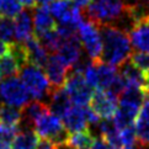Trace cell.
<instances>
[{
	"mask_svg": "<svg viewBox=\"0 0 149 149\" xmlns=\"http://www.w3.org/2000/svg\"><path fill=\"white\" fill-rule=\"evenodd\" d=\"M22 123V110L6 105H0V125L20 127Z\"/></svg>",
	"mask_w": 149,
	"mask_h": 149,
	"instance_id": "603a6c76",
	"label": "cell"
},
{
	"mask_svg": "<svg viewBox=\"0 0 149 149\" xmlns=\"http://www.w3.org/2000/svg\"><path fill=\"white\" fill-rule=\"evenodd\" d=\"M63 88L67 91L68 96L70 97L74 106H80V107L89 106L94 95V89L86 83L83 74L70 72Z\"/></svg>",
	"mask_w": 149,
	"mask_h": 149,
	"instance_id": "52a82bcc",
	"label": "cell"
},
{
	"mask_svg": "<svg viewBox=\"0 0 149 149\" xmlns=\"http://www.w3.org/2000/svg\"><path fill=\"white\" fill-rule=\"evenodd\" d=\"M9 46H10V45L5 43L4 41L0 40V57L4 56L5 53H8V52H9Z\"/></svg>",
	"mask_w": 149,
	"mask_h": 149,
	"instance_id": "d6a6232c",
	"label": "cell"
},
{
	"mask_svg": "<svg viewBox=\"0 0 149 149\" xmlns=\"http://www.w3.org/2000/svg\"><path fill=\"white\" fill-rule=\"evenodd\" d=\"M62 122L64 125L68 133H78L89 131L88 126V117H86V107H80V106H72V109L68 111L62 118Z\"/></svg>",
	"mask_w": 149,
	"mask_h": 149,
	"instance_id": "4fadbf2b",
	"label": "cell"
},
{
	"mask_svg": "<svg viewBox=\"0 0 149 149\" xmlns=\"http://www.w3.org/2000/svg\"><path fill=\"white\" fill-rule=\"evenodd\" d=\"M22 11V4L19 0H0V16L13 19Z\"/></svg>",
	"mask_w": 149,
	"mask_h": 149,
	"instance_id": "4316f807",
	"label": "cell"
},
{
	"mask_svg": "<svg viewBox=\"0 0 149 149\" xmlns=\"http://www.w3.org/2000/svg\"><path fill=\"white\" fill-rule=\"evenodd\" d=\"M47 6H48L52 16L61 25L79 27V25L84 20L81 10L75 8L69 0H56Z\"/></svg>",
	"mask_w": 149,
	"mask_h": 149,
	"instance_id": "ba28073f",
	"label": "cell"
},
{
	"mask_svg": "<svg viewBox=\"0 0 149 149\" xmlns=\"http://www.w3.org/2000/svg\"><path fill=\"white\" fill-rule=\"evenodd\" d=\"M90 107L101 120H111L118 109V97L111 91L96 90L90 101Z\"/></svg>",
	"mask_w": 149,
	"mask_h": 149,
	"instance_id": "9c48e42d",
	"label": "cell"
},
{
	"mask_svg": "<svg viewBox=\"0 0 149 149\" xmlns=\"http://www.w3.org/2000/svg\"><path fill=\"white\" fill-rule=\"evenodd\" d=\"M56 148H57V146L53 142H51L48 139H42V138H40L38 142H37V146H36V149H56Z\"/></svg>",
	"mask_w": 149,
	"mask_h": 149,
	"instance_id": "4dcf8cb0",
	"label": "cell"
},
{
	"mask_svg": "<svg viewBox=\"0 0 149 149\" xmlns=\"http://www.w3.org/2000/svg\"><path fill=\"white\" fill-rule=\"evenodd\" d=\"M102 57L101 62L112 67H122L132 56V45L128 32L113 25L101 26Z\"/></svg>",
	"mask_w": 149,
	"mask_h": 149,
	"instance_id": "6da1fadb",
	"label": "cell"
},
{
	"mask_svg": "<svg viewBox=\"0 0 149 149\" xmlns=\"http://www.w3.org/2000/svg\"><path fill=\"white\" fill-rule=\"evenodd\" d=\"M118 73L125 83L126 89L127 88H144V89H147L146 73L142 72L141 69H138L134 64H132L131 61L126 62L123 65L120 67Z\"/></svg>",
	"mask_w": 149,
	"mask_h": 149,
	"instance_id": "ac0fdd59",
	"label": "cell"
},
{
	"mask_svg": "<svg viewBox=\"0 0 149 149\" xmlns=\"http://www.w3.org/2000/svg\"><path fill=\"white\" fill-rule=\"evenodd\" d=\"M86 16L97 26H107L121 17H128V4L123 0H91L88 6Z\"/></svg>",
	"mask_w": 149,
	"mask_h": 149,
	"instance_id": "7a4b0ae2",
	"label": "cell"
},
{
	"mask_svg": "<svg viewBox=\"0 0 149 149\" xmlns=\"http://www.w3.org/2000/svg\"><path fill=\"white\" fill-rule=\"evenodd\" d=\"M43 68H45L43 72H45L53 90L61 89L64 86V84L69 77V73H70L69 72L70 69H69L56 54H51L48 57V59H47Z\"/></svg>",
	"mask_w": 149,
	"mask_h": 149,
	"instance_id": "30bf717a",
	"label": "cell"
},
{
	"mask_svg": "<svg viewBox=\"0 0 149 149\" xmlns=\"http://www.w3.org/2000/svg\"><path fill=\"white\" fill-rule=\"evenodd\" d=\"M20 79L29 91L31 99L48 104L53 89L41 67L27 63L20 70Z\"/></svg>",
	"mask_w": 149,
	"mask_h": 149,
	"instance_id": "3957f363",
	"label": "cell"
},
{
	"mask_svg": "<svg viewBox=\"0 0 149 149\" xmlns=\"http://www.w3.org/2000/svg\"><path fill=\"white\" fill-rule=\"evenodd\" d=\"M25 47L26 51H27L29 63L37 67H43L46 64L49 54L40 40H37L35 36L31 37L27 42H25Z\"/></svg>",
	"mask_w": 149,
	"mask_h": 149,
	"instance_id": "ffe728a7",
	"label": "cell"
},
{
	"mask_svg": "<svg viewBox=\"0 0 149 149\" xmlns=\"http://www.w3.org/2000/svg\"><path fill=\"white\" fill-rule=\"evenodd\" d=\"M38 136L35 133L33 128L20 126V131L14 141L13 149H36Z\"/></svg>",
	"mask_w": 149,
	"mask_h": 149,
	"instance_id": "7402d4cb",
	"label": "cell"
},
{
	"mask_svg": "<svg viewBox=\"0 0 149 149\" xmlns=\"http://www.w3.org/2000/svg\"><path fill=\"white\" fill-rule=\"evenodd\" d=\"M36 4H40V5H43V6H47V5H49L51 3L56 1V0H35Z\"/></svg>",
	"mask_w": 149,
	"mask_h": 149,
	"instance_id": "e575fe53",
	"label": "cell"
},
{
	"mask_svg": "<svg viewBox=\"0 0 149 149\" xmlns=\"http://www.w3.org/2000/svg\"><path fill=\"white\" fill-rule=\"evenodd\" d=\"M95 68H96V88L95 89L110 91L118 79V70L115 67L106 64L101 61L95 62Z\"/></svg>",
	"mask_w": 149,
	"mask_h": 149,
	"instance_id": "e0dca14e",
	"label": "cell"
},
{
	"mask_svg": "<svg viewBox=\"0 0 149 149\" xmlns=\"http://www.w3.org/2000/svg\"><path fill=\"white\" fill-rule=\"evenodd\" d=\"M48 110V106L45 102L41 101H31L22 109V127H27V128H33L35 122L40 118V117L46 113Z\"/></svg>",
	"mask_w": 149,
	"mask_h": 149,
	"instance_id": "44dd1931",
	"label": "cell"
},
{
	"mask_svg": "<svg viewBox=\"0 0 149 149\" xmlns=\"http://www.w3.org/2000/svg\"><path fill=\"white\" fill-rule=\"evenodd\" d=\"M146 83H147V89L149 91V69H148V72H146Z\"/></svg>",
	"mask_w": 149,
	"mask_h": 149,
	"instance_id": "8d00e7d4",
	"label": "cell"
},
{
	"mask_svg": "<svg viewBox=\"0 0 149 149\" xmlns=\"http://www.w3.org/2000/svg\"><path fill=\"white\" fill-rule=\"evenodd\" d=\"M15 38V27H14V20L8 17L0 16V40L5 43H13V40Z\"/></svg>",
	"mask_w": 149,
	"mask_h": 149,
	"instance_id": "83f0119b",
	"label": "cell"
},
{
	"mask_svg": "<svg viewBox=\"0 0 149 149\" xmlns=\"http://www.w3.org/2000/svg\"><path fill=\"white\" fill-rule=\"evenodd\" d=\"M54 54L69 69H72L83 58V47H81L80 41L78 38V36L64 40Z\"/></svg>",
	"mask_w": 149,
	"mask_h": 149,
	"instance_id": "7c38bea8",
	"label": "cell"
},
{
	"mask_svg": "<svg viewBox=\"0 0 149 149\" xmlns=\"http://www.w3.org/2000/svg\"><path fill=\"white\" fill-rule=\"evenodd\" d=\"M132 64H134L138 69H141L142 72H148L149 69V54L147 53H141V52H134L132 53L130 58Z\"/></svg>",
	"mask_w": 149,
	"mask_h": 149,
	"instance_id": "f1b7e54d",
	"label": "cell"
},
{
	"mask_svg": "<svg viewBox=\"0 0 149 149\" xmlns=\"http://www.w3.org/2000/svg\"><path fill=\"white\" fill-rule=\"evenodd\" d=\"M33 131L38 138L48 139L56 146H62L68 143L69 133L65 130L62 120L47 111L35 122Z\"/></svg>",
	"mask_w": 149,
	"mask_h": 149,
	"instance_id": "277c9868",
	"label": "cell"
},
{
	"mask_svg": "<svg viewBox=\"0 0 149 149\" xmlns=\"http://www.w3.org/2000/svg\"><path fill=\"white\" fill-rule=\"evenodd\" d=\"M15 40L20 43L27 42L33 37V16L29 10H22L14 20Z\"/></svg>",
	"mask_w": 149,
	"mask_h": 149,
	"instance_id": "2e32d148",
	"label": "cell"
},
{
	"mask_svg": "<svg viewBox=\"0 0 149 149\" xmlns=\"http://www.w3.org/2000/svg\"><path fill=\"white\" fill-rule=\"evenodd\" d=\"M19 1L22 4V6H26L29 9L36 6V1H35V0H19Z\"/></svg>",
	"mask_w": 149,
	"mask_h": 149,
	"instance_id": "836d02e7",
	"label": "cell"
},
{
	"mask_svg": "<svg viewBox=\"0 0 149 149\" xmlns=\"http://www.w3.org/2000/svg\"><path fill=\"white\" fill-rule=\"evenodd\" d=\"M130 41L137 52L149 54V16L136 21L130 29Z\"/></svg>",
	"mask_w": 149,
	"mask_h": 149,
	"instance_id": "8fae6325",
	"label": "cell"
},
{
	"mask_svg": "<svg viewBox=\"0 0 149 149\" xmlns=\"http://www.w3.org/2000/svg\"><path fill=\"white\" fill-rule=\"evenodd\" d=\"M78 38L89 59L91 62H100L102 57V38L100 26L89 20H83L78 27Z\"/></svg>",
	"mask_w": 149,
	"mask_h": 149,
	"instance_id": "5b68a950",
	"label": "cell"
},
{
	"mask_svg": "<svg viewBox=\"0 0 149 149\" xmlns=\"http://www.w3.org/2000/svg\"><path fill=\"white\" fill-rule=\"evenodd\" d=\"M95 141L94 136L90 133V131L78 132L69 134L68 144L74 149H90Z\"/></svg>",
	"mask_w": 149,
	"mask_h": 149,
	"instance_id": "d4e9b609",
	"label": "cell"
},
{
	"mask_svg": "<svg viewBox=\"0 0 149 149\" xmlns=\"http://www.w3.org/2000/svg\"><path fill=\"white\" fill-rule=\"evenodd\" d=\"M32 16H33V36L36 38H40L43 35L57 29L56 20L49 13L48 6L40 5L38 8H36Z\"/></svg>",
	"mask_w": 149,
	"mask_h": 149,
	"instance_id": "5bb4252c",
	"label": "cell"
},
{
	"mask_svg": "<svg viewBox=\"0 0 149 149\" xmlns=\"http://www.w3.org/2000/svg\"><path fill=\"white\" fill-rule=\"evenodd\" d=\"M69 1L79 10H86L90 3H91V0H69Z\"/></svg>",
	"mask_w": 149,
	"mask_h": 149,
	"instance_id": "1f68e13d",
	"label": "cell"
},
{
	"mask_svg": "<svg viewBox=\"0 0 149 149\" xmlns=\"http://www.w3.org/2000/svg\"><path fill=\"white\" fill-rule=\"evenodd\" d=\"M137 143L142 149H149V96L144 101L134 123Z\"/></svg>",
	"mask_w": 149,
	"mask_h": 149,
	"instance_id": "9a60e30c",
	"label": "cell"
},
{
	"mask_svg": "<svg viewBox=\"0 0 149 149\" xmlns=\"http://www.w3.org/2000/svg\"><path fill=\"white\" fill-rule=\"evenodd\" d=\"M47 106H48V110L51 113L59 117L62 120L64 117V115L72 109V100L68 96L64 88L56 89L52 91Z\"/></svg>",
	"mask_w": 149,
	"mask_h": 149,
	"instance_id": "d6986e66",
	"label": "cell"
},
{
	"mask_svg": "<svg viewBox=\"0 0 149 149\" xmlns=\"http://www.w3.org/2000/svg\"><path fill=\"white\" fill-rule=\"evenodd\" d=\"M56 149H74V148H72L68 143H65V144H62V146H57Z\"/></svg>",
	"mask_w": 149,
	"mask_h": 149,
	"instance_id": "d590c367",
	"label": "cell"
},
{
	"mask_svg": "<svg viewBox=\"0 0 149 149\" xmlns=\"http://www.w3.org/2000/svg\"><path fill=\"white\" fill-rule=\"evenodd\" d=\"M30 94L21 79L13 77L0 81V102L1 105L24 109L30 102Z\"/></svg>",
	"mask_w": 149,
	"mask_h": 149,
	"instance_id": "8992f818",
	"label": "cell"
},
{
	"mask_svg": "<svg viewBox=\"0 0 149 149\" xmlns=\"http://www.w3.org/2000/svg\"><path fill=\"white\" fill-rule=\"evenodd\" d=\"M20 70L21 67L19 62L10 51L0 57V79L13 78L17 73H20Z\"/></svg>",
	"mask_w": 149,
	"mask_h": 149,
	"instance_id": "cb8c5ba5",
	"label": "cell"
},
{
	"mask_svg": "<svg viewBox=\"0 0 149 149\" xmlns=\"http://www.w3.org/2000/svg\"><path fill=\"white\" fill-rule=\"evenodd\" d=\"M20 127H11L0 125V149H13Z\"/></svg>",
	"mask_w": 149,
	"mask_h": 149,
	"instance_id": "484cf974",
	"label": "cell"
},
{
	"mask_svg": "<svg viewBox=\"0 0 149 149\" xmlns=\"http://www.w3.org/2000/svg\"><path fill=\"white\" fill-rule=\"evenodd\" d=\"M90 149H113V148L105 139H102V138H95V141Z\"/></svg>",
	"mask_w": 149,
	"mask_h": 149,
	"instance_id": "f546056e",
	"label": "cell"
}]
</instances>
